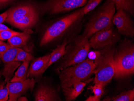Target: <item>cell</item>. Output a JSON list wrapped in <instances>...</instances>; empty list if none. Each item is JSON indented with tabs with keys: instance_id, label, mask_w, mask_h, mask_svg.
<instances>
[{
	"instance_id": "603a6c76",
	"label": "cell",
	"mask_w": 134,
	"mask_h": 101,
	"mask_svg": "<svg viewBox=\"0 0 134 101\" xmlns=\"http://www.w3.org/2000/svg\"><path fill=\"white\" fill-rule=\"evenodd\" d=\"M104 87L102 85L99 84H95L94 86H91L89 89L92 90L94 93V96L96 101L100 100V98L104 92Z\"/></svg>"
},
{
	"instance_id": "83f0119b",
	"label": "cell",
	"mask_w": 134,
	"mask_h": 101,
	"mask_svg": "<svg viewBox=\"0 0 134 101\" xmlns=\"http://www.w3.org/2000/svg\"><path fill=\"white\" fill-rule=\"evenodd\" d=\"M9 28L5 25L3 24V23L0 24V31H4L9 30Z\"/></svg>"
},
{
	"instance_id": "30bf717a",
	"label": "cell",
	"mask_w": 134,
	"mask_h": 101,
	"mask_svg": "<svg viewBox=\"0 0 134 101\" xmlns=\"http://www.w3.org/2000/svg\"><path fill=\"white\" fill-rule=\"evenodd\" d=\"M112 23L118 32L126 37L134 36V23L130 14L122 9L117 10L113 17Z\"/></svg>"
},
{
	"instance_id": "44dd1931",
	"label": "cell",
	"mask_w": 134,
	"mask_h": 101,
	"mask_svg": "<svg viewBox=\"0 0 134 101\" xmlns=\"http://www.w3.org/2000/svg\"><path fill=\"white\" fill-rule=\"evenodd\" d=\"M103 0H88L86 4L82 8L84 15H86L94 10L102 2Z\"/></svg>"
},
{
	"instance_id": "4316f807",
	"label": "cell",
	"mask_w": 134,
	"mask_h": 101,
	"mask_svg": "<svg viewBox=\"0 0 134 101\" xmlns=\"http://www.w3.org/2000/svg\"><path fill=\"white\" fill-rule=\"evenodd\" d=\"M9 9L0 15V24L3 23L6 20L9 14Z\"/></svg>"
},
{
	"instance_id": "3957f363",
	"label": "cell",
	"mask_w": 134,
	"mask_h": 101,
	"mask_svg": "<svg viewBox=\"0 0 134 101\" xmlns=\"http://www.w3.org/2000/svg\"><path fill=\"white\" fill-rule=\"evenodd\" d=\"M115 74L114 78L122 79L134 73V44L129 38L120 41L114 54Z\"/></svg>"
},
{
	"instance_id": "f546056e",
	"label": "cell",
	"mask_w": 134,
	"mask_h": 101,
	"mask_svg": "<svg viewBox=\"0 0 134 101\" xmlns=\"http://www.w3.org/2000/svg\"><path fill=\"white\" fill-rule=\"evenodd\" d=\"M18 101H28L27 98L25 96H21L17 99Z\"/></svg>"
},
{
	"instance_id": "8992f818",
	"label": "cell",
	"mask_w": 134,
	"mask_h": 101,
	"mask_svg": "<svg viewBox=\"0 0 134 101\" xmlns=\"http://www.w3.org/2000/svg\"><path fill=\"white\" fill-rule=\"evenodd\" d=\"M115 47L104 51H96L93 61L96 65L94 83L104 87L114 78L115 68L114 61Z\"/></svg>"
},
{
	"instance_id": "2e32d148",
	"label": "cell",
	"mask_w": 134,
	"mask_h": 101,
	"mask_svg": "<svg viewBox=\"0 0 134 101\" xmlns=\"http://www.w3.org/2000/svg\"><path fill=\"white\" fill-rule=\"evenodd\" d=\"M31 31L30 29L24 30L23 32L14 35L9 39L8 42L10 46L14 47H19L25 46L31 38Z\"/></svg>"
},
{
	"instance_id": "5bb4252c",
	"label": "cell",
	"mask_w": 134,
	"mask_h": 101,
	"mask_svg": "<svg viewBox=\"0 0 134 101\" xmlns=\"http://www.w3.org/2000/svg\"><path fill=\"white\" fill-rule=\"evenodd\" d=\"M50 57V54H48L35 59H34L28 70V78L29 77H37L42 75L44 73V69Z\"/></svg>"
},
{
	"instance_id": "ac0fdd59",
	"label": "cell",
	"mask_w": 134,
	"mask_h": 101,
	"mask_svg": "<svg viewBox=\"0 0 134 101\" xmlns=\"http://www.w3.org/2000/svg\"><path fill=\"white\" fill-rule=\"evenodd\" d=\"M116 10L122 9L131 15L134 14V0H111Z\"/></svg>"
},
{
	"instance_id": "6da1fadb",
	"label": "cell",
	"mask_w": 134,
	"mask_h": 101,
	"mask_svg": "<svg viewBox=\"0 0 134 101\" xmlns=\"http://www.w3.org/2000/svg\"><path fill=\"white\" fill-rule=\"evenodd\" d=\"M85 16L82 8L55 20L46 28L40 41V46H47L64 38L68 39L78 35Z\"/></svg>"
},
{
	"instance_id": "484cf974",
	"label": "cell",
	"mask_w": 134,
	"mask_h": 101,
	"mask_svg": "<svg viewBox=\"0 0 134 101\" xmlns=\"http://www.w3.org/2000/svg\"><path fill=\"white\" fill-rule=\"evenodd\" d=\"M11 47L8 43H6L4 42L3 43L0 44V54L2 55L4 53L7 51Z\"/></svg>"
},
{
	"instance_id": "1f68e13d",
	"label": "cell",
	"mask_w": 134,
	"mask_h": 101,
	"mask_svg": "<svg viewBox=\"0 0 134 101\" xmlns=\"http://www.w3.org/2000/svg\"><path fill=\"white\" fill-rule=\"evenodd\" d=\"M1 62V55L0 54V63Z\"/></svg>"
},
{
	"instance_id": "ba28073f",
	"label": "cell",
	"mask_w": 134,
	"mask_h": 101,
	"mask_svg": "<svg viewBox=\"0 0 134 101\" xmlns=\"http://www.w3.org/2000/svg\"><path fill=\"white\" fill-rule=\"evenodd\" d=\"M120 39V34L113 23L94 34L88 40L90 48L103 51L115 47Z\"/></svg>"
},
{
	"instance_id": "d6986e66",
	"label": "cell",
	"mask_w": 134,
	"mask_h": 101,
	"mask_svg": "<svg viewBox=\"0 0 134 101\" xmlns=\"http://www.w3.org/2000/svg\"><path fill=\"white\" fill-rule=\"evenodd\" d=\"M30 62H24L18 67L10 82L24 81L27 79V72Z\"/></svg>"
},
{
	"instance_id": "52a82bcc",
	"label": "cell",
	"mask_w": 134,
	"mask_h": 101,
	"mask_svg": "<svg viewBox=\"0 0 134 101\" xmlns=\"http://www.w3.org/2000/svg\"><path fill=\"white\" fill-rule=\"evenodd\" d=\"M40 8L32 4H25L10 9L5 22L21 30L29 29L37 23Z\"/></svg>"
},
{
	"instance_id": "9a60e30c",
	"label": "cell",
	"mask_w": 134,
	"mask_h": 101,
	"mask_svg": "<svg viewBox=\"0 0 134 101\" xmlns=\"http://www.w3.org/2000/svg\"><path fill=\"white\" fill-rule=\"evenodd\" d=\"M87 83L84 81H77L70 87L62 89L63 94L67 101L75 100L84 90Z\"/></svg>"
},
{
	"instance_id": "e0dca14e",
	"label": "cell",
	"mask_w": 134,
	"mask_h": 101,
	"mask_svg": "<svg viewBox=\"0 0 134 101\" xmlns=\"http://www.w3.org/2000/svg\"><path fill=\"white\" fill-rule=\"evenodd\" d=\"M68 40L67 39H65L62 41V44L57 46L50 54V57L45 69L44 72L51 65L58 61L65 53V47Z\"/></svg>"
},
{
	"instance_id": "8fae6325",
	"label": "cell",
	"mask_w": 134,
	"mask_h": 101,
	"mask_svg": "<svg viewBox=\"0 0 134 101\" xmlns=\"http://www.w3.org/2000/svg\"><path fill=\"white\" fill-rule=\"evenodd\" d=\"M19 47H12L1 55V60L4 65L2 75L4 77V81H9L14 76L15 70L21 65L20 61H15Z\"/></svg>"
},
{
	"instance_id": "277c9868",
	"label": "cell",
	"mask_w": 134,
	"mask_h": 101,
	"mask_svg": "<svg viewBox=\"0 0 134 101\" xmlns=\"http://www.w3.org/2000/svg\"><path fill=\"white\" fill-rule=\"evenodd\" d=\"M116 11L111 0H105L90 16L82 35L89 39L96 32L110 26L113 24L112 19Z\"/></svg>"
},
{
	"instance_id": "9c48e42d",
	"label": "cell",
	"mask_w": 134,
	"mask_h": 101,
	"mask_svg": "<svg viewBox=\"0 0 134 101\" xmlns=\"http://www.w3.org/2000/svg\"><path fill=\"white\" fill-rule=\"evenodd\" d=\"M88 0H47L40 5L42 13L55 15L83 7Z\"/></svg>"
},
{
	"instance_id": "7a4b0ae2",
	"label": "cell",
	"mask_w": 134,
	"mask_h": 101,
	"mask_svg": "<svg viewBox=\"0 0 134 101\" xmlns=\"http://www.w3.org/2000/svg\"><path fill=\"white\" fill-rule=\"evenodd\" d=\"M90 47L89 40L82 35H77L69 39L65 53L59 60L55 71L58 73L64 68L73 66L86 59Z\"/></svg>"
},
{
	"instance_id": "7c38bea8",
	"label": "cell",
	"mask_w": 134,
	"mask_h": 101,
	"mask_svg": "<svg viewBox=\"0 0 134 101\" xmlns=\"http://www.w3.org/2000/svg\"><path fill=\"white\" fill-rule=\"evenodd\" d=\"M35 80L34 78H27L24 81L7 82V86L9 92V101H17L19 97L34 87Z\"/></svg>"
},
{
	"instance_id": "cb8c5ba5",
	"label": "cell",
	"mask_w": 134,
	"mask_h": 101,
	"mask_svg": "<svg viewBox=\"0 0 134 101\" xmlns=\"http://www.w3.org/2000/svg\"><path fill=\"white\" fill-rule=\"evenodd\" d=\"M9 98V92L7 82L0 81V101H6Z\"/></svg>"
},
{
	"instance_id": "4dcf8cb0",
	"label": "cell",
	"mask_w": 134,
	"mask_h": 101,
	"mask_svg": "<svg viewBox=\"0 0 134 101\" xmlns=\"http://www.w3.org/2000/svg\"><path fill=\"white\" fill-rule=\"evenodd\" d=\"M4 42L2 40H0V44H1L3 43Z\"/></svg>"
},
{
	"instance_id": "4fadbf2b",
	"label": "cell",
	"mask_w": 134,
	"mask_h": 101,
	"mask_svg": "<svg viewBox=\"0 0 134 101\" xmlns=\"http://www.w3.org/2000/svg\"><path fill=\"white\" fill-rule=\"evenodd\" d=\"M34 101H61V99L53 87L47 84H41L35 93Z\"/></svg>"
},
{
	"instance_id": "5b68a950",
	"label": "cell",
	"mask_w": 134,
	"mask_h": 101,
	"mask_svg": "<svg viewBox=\"0 0 134 101\" xmlns=\"http://www.w3.org/2000/svg\"><path fill=\"white\" fill-rule=\"evenodd\" d=\"M96 65L93 60L88 59L59 71L58 73L62 89L72 86L77 81H88L93 74Z\"/></svg>"
},
{
	"instance_id": "ffe728a7",
	"label": "cell",
	"mask_w": 134,
	"mask_h": 101,
	"mask_svg": "<svg viewBox=\"0 0 134 101\" xmlns=\"http://www.w3.org/2000/svg\"><path fill=\"white\" fill-rule=\"evenodd\" d=\"M110 100L113 101H134V89H130L121 93L113 97Z\"/></svg>"
},
{
	"instance_id": "d4e9b609",
	"label": "cell",
	"mask_w": 134,
	"mask_h": 101,
	"mask_svg": "<svg viewBox=\"0 0 134 101\" xmlns=\"http://www.w3.org/2000/svg\"><path fill=\"white\" fill-rule=\"evenodd\" d=\"M20 32L14 31L10 29L9 30L0 31V40L4 41L8 40L14 35L19 34Z\"/></svg>"
},
{
	"instance_id": "7402d4cb",
	"label": "cell",
	"mask_w": 134,
	"mask_h": 101,
	"mask_svg": "<svg viewBox=\"0 0 134 101\" xmlns=\"http://www.w3.org/2000/svg\"><path fill=\"white\" fill-rule=\"evenodd\" d=\"M34 59V56L31 54L27 52L22 49H20L17 52L15 61H17L30 62Z\"/></svg>"
},
{
	"instance_id": "f1b7e54d",
	"label": "cell",
	"mask_w": 134,
	"mask_h": 101,
	"mask_svg": "<svg viewBox=\"0 0 134 101\" xmlns=\"http://www.w3.org/2000/svg\"><path fill=\"white\" fill-rule=\"evenodd\" d=\"M10 0H0V7L3 6L10 2Z\"/></svg>"
}]
</instances>
